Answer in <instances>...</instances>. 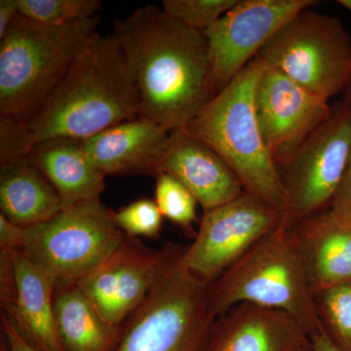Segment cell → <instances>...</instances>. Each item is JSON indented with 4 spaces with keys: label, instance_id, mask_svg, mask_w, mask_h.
<instances>
[{
    "label": "cell",
    "instance_id": "cell-1",
    "mask_svg": "<svg viewBox=\"0 0 351 351\" xmlns=\"http://www.w3.org/2000/svg\"><path fill=\"white\" fill-rule=\"evenodd\" d=\"M140 113L137 85L119 40L98 34L31 119L0 117V152L9 159L27 156L43 141L85 140Z\"/></svg>",
    "mask_w": 351,
    "mask_h": 351
},
{
    "label": "cell",
    "instance_id": "cell-2",
    "mask_svg": "<svg viewBox=\"0 0 351 351\" xmlns=\"http://www.w3.org/2000/svg\"><path fill=\"white\" fill-rule=\"evenodd\" d=\"M113 36L135 78L143 119L182 129L214 98L202 32L149 4L115 20Z\"/></svg>",
    "mask_w": 351,
    "mask_h": 351
},
{
    "label": "cell",
    "instance_id": "cell-3",
    "mask_svg": "<svg viewBox=\"0 0 351 351\" xmlns=\"http://www.w3.org/2000/svg\"><path fill=\"white\" fill-rule=\"evenodd\" d=\"M265 68L256 57L182 130L214 149L239 177L245 193L285 214L287 196L256 112V87Z\"/></svg>",
    "mask_w": 351,
    "mask_h": 351
},
{
    "label": "cell",
    "instance_id": "cell-4",
    "mask_svg": "<svg viewBox=\"0 0 351 351\" xmlns=\"http://www.w3.org/2000/svg\"><path fill=\"white\" fill-rule=\"evenodd\" d=\"M100 17L64 25L18 14L0 39V117L31 119L98 36Z\"/></svg>",
    "mask_w": 351,
    "mask_h": 351
},
{
    "label": "cell",
    "instance_id": "cell-5",
    "mask_svg": "<svg viewBox=\"0 0 351 351\" xmlns=\"http://www.w3.org/2000/svg\"><path fill=\"white\" fill-rule=\"evenodd\" d=\"M186 246L167 243L154 287L127 319L114 351H209L217 316L211 283L191 271Z\"/></svg>",
    "mask_w": 351,
    "mask_h": 351
},
{
    "label": "cell",
    "instance_id": "cell-6",
    "mask_svg": "<svg viewBox=\"0 0 351 351\" xmlns=\"http://www.w3.org/2000/svg\"><path fill=\"white\" fill-rule=\"evenodd\" d=\"M210 301L217 317L237 304L250 302L286 311L309 338L324 330L306 263L285 217L211 283Z\"/></svg>",
    "mask_w": 351,
    "mask_h": 351
},
{
    "label": "cell",
    "instance_id": "cell-7",
    "mask_svg": "<svg viewBox=\"0 0 351 351\" xmlns=\"http://www.w3.org/2000/svg\"><path fill=\"white\" fill-rule=\"evenodd\" d=\"M125 235L115 223L112 211L100 200L89 201L24 228L21 250L59 290L76 285L98 269Z\"/></svg>",
    "mask_w": 351,
    "mask_h": 351
},
{
    "label": "cell",
    "instance_id": "cell-8",
    "mask_svg": "<svg viewBox=\"0 0 351 351\" xmlns=\"http://www.w3.org/2000/svg\"><path fill=\"white\" fill-rule=\"evenodd\" d=\"M265 66L329 101L351 75V38L338 17L304 9L258 52Z\"/></svg>",
    "mask_w": 351,
    "mask_h": 351
},
{
    "label": "cell",
    "instance_id": "cell-9",
    "mask_svg": "<svg viewBox=\"0 0 351 351\" xmlns=\"http://www.w3.org/2000/svg\"><path fill=\"white\" fill-rule=\"evenodd\" d=\"M329 117L278 168L289 226L331 208L351 154V101L332 104Z\"/></svg>",
    "mask_w": 351,
    "mask_h": 351
},
{
    "label": "cell",
    "instance_id": "cell-10",
    "mask_svg": "<svg viewBox=\"0 0 351 351\" xmlns=\"http://www.w3.org/2000/svg\"><path fill=\"white\" fill-rule=\"evenodd\" d=\"M315 0H239L206 31L210 87L213 97L258 56L289 20Z\"/></svg>",
    "mask_w": 351,
    "mask_h": 351
},
{
    "label": "cell",
    "instance_id": "cell-11",
    "mask_svg": "<svg viewBox=\"0 0 351 351\" xmlns=\"http://www.w3.org/2000/svg\"><path fill=\"white\" fill-rule=\"evenodd\" d=\"M283 212L257 196L244 193L237 199L203 214L184 261L196 276L214 282L282 223Z\"/></svg>",
    "mask_w": 351,
    "mask_h": 351
},
{
    "label": "cell",
    "instance_id": "cell-12",
    "mask_svg": "<svg viewBox=\"0 0 351 351\" xmlns=\"http://www.w3.org/2000/svg\"><path fill=\"white\" fill-rule=\"evenodd\" d=\"M255 107L263 141L278 168L292 160L332 108L329 101L267 66L256 87Z\"/></svg>",
    "mask_w": 351,
    "mask_h": 351
},
{
    "label": "cell",
    "instance_id": "cell-13",
    "mask_svg": "<svg viewBox=\"0 0 351 351\" xmlns=\"http://www.w3.org/2000/svg\"><path fill=\"white\" fill-rule=\"evenodd\" d=\"M162 262V249L152 250L125 235L119 248L76 286L104 319L122 328L154 287Z\"/></svg>",
    "mask_w": 351,
    "mask_h": 351
},
{
    "label": "cell",
    "instance_id": "cell-14",
    "mask_svg": "<svg viewBox=\"0 0 351 351\" xmlns=\"http://www.w3.org/2000/svg\"><path fill=\"white\" fill-rule=\"evenodd\" d=\"M209 351H314L301 325L281 309L243 302L219 316Z\"/></svg>",
    "mask_w": 351,
    "mask_h": 351
},
{
    "label": "cell",
    "instance_id": "cell-15",
    "mask_svg": "<svg viewBox=\"0 0 351 351\" xmlns=\"http://www.w3.org/2000/svg\"><path fill=\"white\" fill-rule=\"evenodd\" d=\"M171 131L137 117L82 140L85 151L101 172L108 175L160 173Z\"/></svg>",
    "mask_w": 351,
    "mask_h": 351
},
{
    "label": "cell",
    "instance_id": "cell-16",
    "mask_svg": "<svg viewBox=\"0 0 351 351\" xmlns=\"http://www.w3.org/2000/svg\"><path fill=\"white\" fill-rule=\"evenodd\" d=\"M161 172L172 175L184 184L204 212L237 199L245 193L228 164L214 149L182 129L171 131Z\"/></svg>",
    "mask_w": 351,
    "mask_h": 351
},
{
    "label": "cell",
    "instance_id": "cell-17",
    "mask_svg": "<svg viewBox=\"0 0 351 351\" xmlns=\"http://www.w3.org/2000/svg\"><path fill=\"white\" fill-rule=\"evenodd\" d=\"M290 228L306 263L314 297L326 289L351 283V221L329 209Z\"/></svg>",
    "mask_w": 351,
    "mask_h": 351
},
{
    "label": "cell",
    "instance_id": "cell-18",
    "mask_svg": "<svg viewBox=\"0 0 351 351\" xmlns=\"http://www.w3.org/2000/svg\"><path fill=\"white\" fill-rule=\"evenodd\" d=\"M27 158L56 189L63 209L100 200L106 189V175L88 156L82 140L43 141L34 145Z\"/></svg>",
    "mask_w": 351,
    "mask_h": 351
},
{
    "label": "cell",
    "instance_id": "cell-19",
    "mask_svg": "<svg viewBox=\"0 0 351 351\" xmlns=\"http://www.w3.org/2000/svg\"><path fill=\"white\" fill-rule=\"evenodd\" d=\"M16 280V297L5 313L21 334L41 351H64L54 314L55 285L18 249L9 252Z\"/></svg>",
    "mask_w": 351,
    "mask_h": 351
},
{
    "label": "cell",
    "instance_id": "cell-20",
    "mask_svg": "<svg viewBox=\"0 0 351 351\" xmlns=\"http://www.w3.org/2000/svg\"><path fill=\"white\" fill-rule=\"evenodd\" d=\"M0 207L21 228L38 225L63 210L56 189L27 156L0 163Z\"/></svg>",
    "mask_w": 351,
    "mask_h": 351
},
{
    "label": "cell",
    "instance_id": "cell-21",
    "mask_svg": "<svg viewBox=\"0 0 351 351\" xmlns=\"http://www.w3.org/2000/svg\"><path fill=\"white\" fill-rule=\"evenodd\" d=\"M57 332L64 351H114L122 328L107 322L77 286L55 290Z\"/></svg>",
    "mask_w": 351,
    "mask_h": 351
},
{
    "label": "cell",
    "instance_id": "cell-22",
    "mask_svg": "<svg viewBox=\"0 0 351 351\" xmlns=\"http://www.w3.org/2000/svg\"><path fill=\"white\" fill-rule=\"evenodd\" d=\"M316 308L325 332L341 351H351V283L315 295Z\"/></svg>",
    "mask_w": 351,
    "mask_h": 351
},
{
    "label": "cell",
    "instance_id": "cell-23",
    "mask_svg": "<svg viewBox=\"0 0 351 351\" xmlns=\"http://www.w3.org/2000/svg\"><path fill=\"white\" fill-rule=\"evenodd\" d=\"M156 200L164 218L179 226L184 234L195 239L193 223L197 221L198 201L191 191L168 173L156 176Z\"/></svg>",
    "mask_w": 351,
    "mask_h": 351
},
{
    "label": "cell",
    "instance_id": "cell-24",
    "mask_svg": "<svg viewBox=\"0 0 351 351\" xmlns=\"http://www.w3.org/2000/svg\"><path fill=\"white\" fill-rule=\"evenodd\" d=\"M19 14L48 25L91 19L101 9L100 0H18Z\"/></svg>",
    "mask_w": 351,
    "mask_h": 351
},
{
    "label": "cell",
    "instance_id": "cell-25",
    "mask_svg": "<svg viewBox=\"0 0 351 351\" xmlns=\"http://www.w3.org/2000/svg\"><path fill=\"white\" fill-rule=\"evenodd\" d=\"M237 2L239 0H164L162 11L186 27L203 32Z\"/></svg>",
    "mask_w": 351,
    "mask_h": 351
},
{
    "label": "cell",
    "instance_id": "cell-26",
    "mask_svg": "<svg viewBox=\"0 0 351 351\" xmlns=\"http://www.w3.org/2000/svg\"><path fill=\"white\" fill-rule=\"evenodd\" d=\"M164 217L156 200L140 198L113 212V219L117 226L128 237L156 239L163 228Z\"/></svg>",
    "mask_w": 351,
    "mask_h": 351
},
{
    "label": "cell",
    "instance_id": "cell-27",
    "mask_svg": "<svg viewBox=\"0 0 351 351\" xmlns=\"http://www.w3.org/2000/svg\"><path fill=\"white\" fill-rule=\"evenodd\" d=\"M330 209L339 218L351 221V154Z\"/></svg>",
    "mask_w": 351,
    "mask_h": 351
},
{
    "label": "cell",
    "instance_id": "cell-28",
    "mask_svg": "<svg viewBox=\"0 0 351 351\" xmlns=\"http://www.w3.org/2000/svg\"><path fill=\"white\" fill-rule=\"evenodd\" d=\"M24 228L16 225L0 215V249L8 252L22 249Z\"/></svg>",
    "mask_w": 351,
    "mask_h": 351
},
{
    "label": "cell",
    "instance_id": "cell-29",
    "mask_svg": "<svg viewBox=\"0 0 351 351\" xmlns=\"http://www.w3.org/2000/svg\"><path fill=\"white\" fill-rule=\"evenodd\" d=\"M2 328H3L4 335H5L7 343H8L9 351H41L36 346H32L21 334L10 318L3 313H2Z\"/></svg>",
    "mask_w": 351,
    "mask_h": 351
},
{
    "label": "cell",
    "instance_id": "cell-30",
    "mask_svg": "<svg viewBox=\"0 0 351 351\" xmlns=\"http://www.w3.org/2000/svg\"><path fill=\"white\" fill-rule=\"evenodd\" d=\"M19 14L18 0H1L0 1V39L5 36L9 27Z\"/></svg>",
    "mask_w": 351,
    "mask_h": 351
},
{
    "label": "cell",
    "instance_id": "cell-31",
    "mask_svg": "<svg viewBox=\"0 0 351 351\" xmlns=\"http://www.w3.org/2000/svg\"><path fill=\"white\" fill-rule=\"evenodd\" d=\"M311 339L313 341L314 351H341L332 343L325 330L314 335Z\"/></svg>",
    "mask_w": 351,
    "mask_h": 351
},
{
    "label": "cell",
    "instance_id": "cell-32",
    "mask_svg": "<svg viewBox=\"0 0 351 351\" xmlns=\"http://www.w3.org/2000/svg\"><path fill=\"white\" fill-rule=\"evenodd\" d=\"M343 100L351 101V75L350 80H348V84H346L345 91H343Z\"/></svg>",
    "mask_w": 351,
    "mask_h": 351
},
{
    "label": "cell",
    "instance_id": "cell-33",
    "mask_svg": "<svg viewBox=\"0 0 351 351\" xmlns=\"http://www.w3.org/2000/svg\"><path fill=\"white\" fill-rule=\"evenodd\" d=\"M338 3L351 13V0H338Z\"/></svg>",
    "mask_w": 351,
    "mask_h": 351
}]
</instances>
